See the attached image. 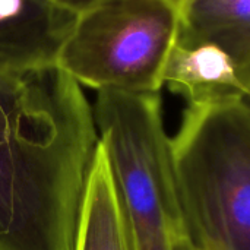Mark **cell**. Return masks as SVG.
Returning a JSON list of instances; mask_svg holds the SVG:
<instances>
[{
  "mask_svg": "<svg viewBox=\"0 0 250 250\" xmlns=\"http://www.w3.org/2000/svg\"><path fill=\"white\" fill-rule=\"evenodd\" d=\"M76 250H132L111 164L101 141L85 190Z\"/></svg>",
  "mask_w": 250,
  "mask_h": 250,
  "instance_id": "52a82bcc",
  "label": "cell"
},
{
  "mask_svg": "<svg viewBox=\"0 0 250 250\" xmlns=\"http://www.w3.org/2000/svg\"><path fill=\"white\" fill-rule=\"evenodd\" d=\"M173 171L198 250H250V105H188Z\"/></svg>",
  "mask_w": 250,
  "mask_h": 250,
  "instance_id": "7a4b0ae2",
  "label": "cell"
},
{
  "mask_svg": "<svg viewBox=\"0 0 250 250\" xmlns=\"http://www.w3.org/2000/svg\"><path fill=\"white\" fill-rule=\"evenodd\" d=\"M180 26L167 0H100L76 15L57 64L97 92H160Z\"/></svg>",
  "mask_w": 250,
  "mask_h": 250,
  "instance_id": "277c9868",
  "label": "cell"
},
{
  "mask_svg": "<svg viewBox=\"0 0 250 250\" xmlns=\"http://www.w3.org/2000/svg\"><path fill=\"white\" fill-rule=\"evenodd\" d=\"M248 103H249V104H250V98H249V100H248Z\"/></svg>",
  "mask_w": 250,
  "mask_h": 250,
  "instance_id": "8fae6325",
  "label": "cell"
},
{
  "mask_svg": "<svg viewBox=\"0 0 250 250\" xmlns=\"http://www.w3.org/2000/svg\"><path fill=\"white\" fill-rule=\"evenodd\" d=\"M180 35L220 45L234 62L250 98V0H195L182 9Z\"/></svg>",
  "mask_w": 250,
  "mask_h": 250,
  "instance_id": "ba28073f",
  "label": "cell"
},
{
  "mask_svg": "<svg viewBox=\"0 0 250 250\" xmlns=\"http://www.w3.org/2000/svg\"><path fill=\"white\" fill-rule=\"evenodd\" d=\"M92 107L132 250H198L173 171L160 92L98 91Z\"/></svg>",
  "mask_w": 250,
  "mask_h": 250,
  "instance_id": "3957f363",
  "label": "cell"
},
{
  "mask_svg": "<svg viewBox=\"0 0 250 250\" xmlns=\"http://www.w3.org/2000/svg\"><path fill=\"white\" fill-rule=\"evenodd\" d=\"M100 136L59 64L0 70V250H76Z\"/></svg>",
  "mask_w": 250,
  "mask_h": 250,
  "instance_id": "6da1fadb",
  "label": "cell"
},
{
  "mask_svg": "<svg viewBox=\"0 0 250 250\" xmlns=\"http://www.w3.org/2000/svg\"><path fill=\"white\" fill-rule=\"evenodd\" d=\"M76 15L53 0H0V70L57 64Z\"/></svg>",
  "mask_w": 250,
  "mask_h": 250,
  "instance_id": "5b68a950",
  "label": "cell"
},
{
  "mask_svg": "<svg viewBox=\"0 0 250 250\" xmlns=\"http://www.w3.org/2000/svg\"><path fill=\"white\" fill-rule=\"evenodd\" d=\"M53 1H56V3H59V4H62V6H64V7L79 13V12L85 10L86 7L95 4L100 0H53Z\"/></svg>",
  "mask_w": 250,
  "mask_h": 250,
  "instance_id": "9c48e42d",
  "label": "cell"
},
{
  "mask_svg": "<svg viewBox=\"0 0 250 250\" xmlns=\"http://www.w3.org/2000/svg\"><path fill=\"white\" fill-rule=\"evenodd\" d=\"M249 105H250V104H249Z\"/></svg>",
  "mask_w": 250,
  "mask_h": 250,
  "instance_id": "7c38bea8",
  "label": "cell"
},
{
  "mask_svg": "<svg viewBox=\"0 0 250 250\" xmlns=\"http://www.w3.org/2000/svg\"><path fill=\"white\" fill-rule=\"evenodd\" d=\"M167 1H170V3H173L174 6H177V7L180 9V12H182V9H183L185 6H188L189 3H192V1H195V0H167Z\"/></svg>",
  "mask_w": 250,
  "mask_h": 250,
  "instance_id": "30bf717a",
  "label": "cell"
},
{
  "mask_svg": "<svg viewBox=\"0 0 250 250\" xmlns=\"http://www.w3.org/2000/svg\"><path fill=\"white\" fill-rule=\"evenodd\" d=\"M163 85L182 95L188 105L249 100L234 62L220 45L180 34L166 64Z\"/></svg>",
  "mask_w": 250,
  "mask_h": 250,
  "instance_id": "8992f818",
  "label": "cell"
}]
</instances>
